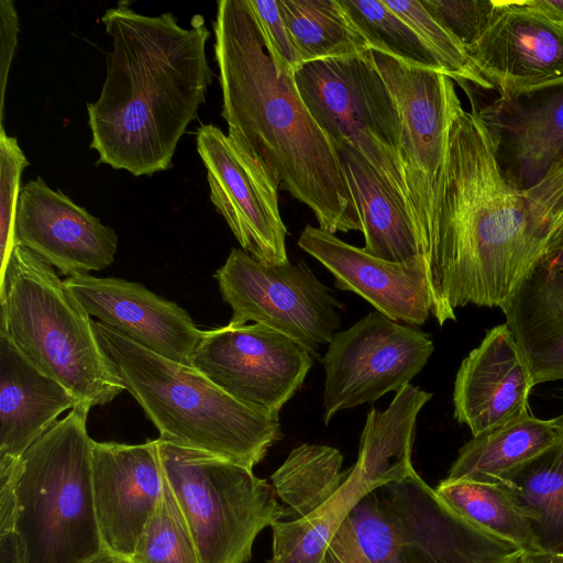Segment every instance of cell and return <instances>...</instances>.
<instances>
[{"mask_svg": "<svg viewBox=\"0 0 563 563\" xmlns=\"http://www.w3.org/2000/svg\"><path fill=\"white\" fill-rule=\"evenodd\" d=\"M562 233L563 162L540 185L515 189L481 122L461 106L423 256L431 316L443 325L466 305L503 309Z\"/></svg>", "mask_w": 563, "mask_h": 563, "instance_id": "obj_1", "label": "cell"}, {"mask_svg": "<svg viewBox=\"0 0 563 563\" xmlns=\"http://www.w3.org/2000/svg\"><path fill=\"white\" fill-rule=\"evenodd\" d=\"M101 22L112 48L100 96L87 103L90 147L98 163L136 177L166 170L212 82L205 18L184 27L170 12L145 15L121 1Z\"/></svg>", "mask_w": 563, "mask_h": 563, "instance_id": "obj_2", "label": "cell"}, {"mask_svg": "<svg viewBox=\"0 0 563 563\" xmlns=\"http://www.w3.org/2000/svg\"><path fill=\"white\" fill-rule=\"evenodd\" d=\"M212 29L228 135L266 166L279 189L312 210L319 228L362 232L335 150L294 74L272 57L249 0L218 1Z\"/></svg>", "mask_w": 563, "mask_h": 563, "instance_id": "obj_3", "label": "cell"}, {"mask_svg": "<svg viewBox=\"0 0 563 563\" xmlns=\"http://www.w3.org/2000/svg\"><path fill=\"white\" fill-rule=\"evenodd\" d=\"M113 371L159 439L253 470L283 438L279 418L252 409L191 365L164 357L93 321Z\"/></svg>", "mask_w": 563, "mask_h": 563, "instance_id": "obj_4", "label": "cell"}, {"mask_svg": "<svg viewBox=\"0 0 563 563\" xmlns=\"http://www.w3.org/2000/svg\"><path fill=\"white\" fill-rule=\"evenodd\" d=\"M0 331L40 372L91 409L125 390L93 321L53 266L16 244L0 278Z\"/></svg>", "mask_w": 563, "mask_h": 563, "instance_id": "obj_5", "label": "cell"}, {"mask_svg": "<svg viewBox=\"0 0 563 563\" xmlns=\"http://www.w3.org/2000/svg\"><path fill=\"white\" fill-rule=\"evenodd\" d=\"M89 408L74 407L0 474L14 494V530L24 563H82L103 543L92 494Z\"/></svg>", "mask_w": 563, "mask_h": 563, "instance_id": "obj_6", "label": "cell"}, {"mask_svg": "<svg viewBox=\"0 0 563 563\" xmlns=\"http://www.w3.org/2000/svg\"><path fill=\"white\" fill-rule=\"evenodd\" d=\"M371 563H519L526 551L467 521L413 471L349 512Z\"/></svg>", "mask_w": 563, "mask_h": 563, "instance_id": "obj_7", "label": "cell"}, {"mask_svg": "<svg viewBox=\"0 0 563 563\" xmlns=\"http://www.w3.org/2000/svg\"><path fill=\"white\" fill-rule=\"evenodd\" d=\"M164 476L200 563H247L257 534L286 518L272 484L253 470L157 439Z\"/></svg>", "mask_w": 563, "mask_h": 563, "instance_id": "obj_8", "label": "cell"}, {"mask_svg": "<svg viewBox=\"0 0 563 563\" xmlns=\"http://www.w3.org/2000/svg\"><path fill=\"white\" fill-rule=\"evenodd\" d=\"M294 78L303 102L331 143L342 142L356 151L409 213L400 159V119L371 49L305 63Z\"/></svg>", "mask_w": 563, "mask_h": 563, "instance_id": "obj_9", "label": "cell"}, {"mask_svg": "<svg viewBox=\"0 0 563 563\" xmlns=\"http://www.w3.org/2000/svg\"><path fill=\"white\" fill-rule=\"evenodd\" d=\"M371 56L397 106L409 214L423 262L435 221L450 126L461 101L446 74L408 65L376 49H371Z\"/></svg>", "mask_w": 563, "mask_h": 563, "instance_id": "obj_10", "label": "cell"}, {"mask_svg": "<svg viewBox=\"0 0 563 563\" xmlns=\"http://www.w3.org/2000/svg\"><path fill=\"white\" fill-rule=\"evenodd\" d=\"M213 277L232 309L231 327L267 325L320 361L319 349L340 329V302L302 262L265 265L232 249Z\"/></svg>", "mask_w": 563, "mask_h": 563, "instance_id": "obj_11", "label": "cell"}, {"mask_svg": "<svg viewBox=\"0 0 563 563\" xmlns=\"http://www.w3.org/2000/svg\"><path fill=\"white\" fill-rule=\"evenodd\" d=\"M434 351L431 335L375 310L334 333L321 362L325 372L323 420L398 391L422 371Z\"/></svg>", "mask_w": 563, "mask_h": 563, "instance_id": "obj_12", "label": "cell"}, {"mask_svg": "<svg viewBox=\"0 0 563 563\" xmlns=\"http://www.w3.org/2000/svg\"><path fill=\"white\" fill-rule=\"evenodd\" d=\"M313 357L261 323L203 330L191 366L241 404L279 418L302 386Z\"/></svg>", "mask_w": 563, "mask_h": 563, "instance_id": "obj_13", "label": "cell"}, {"mask_svg": "<svg viewBox=\"0 0 563 563\" xmlns=\"http://www.w3.org/2000/svg\"><path fill=\"white\" fill-rule=\"evenodd\" d=\"M210 199L242 250L257 262H288L287 229L278 206L279 186L266 166L239 140L214 124L197 130Z\"/></svg>", "mask_w": 563, "mask_h": 563, "instance_id": "obj_14", "label": "cell"}, {"mask_svg": "<svg viewBox=\"0 0 563 563\" xmlns=\"http://www.w3.org/2000/svg\"><path fill=\"white\" fill-rule=\"evenodd\" d=\"M495 92L484 100L465 91L501 176L529 190L563 162V77Z\"/></svg>", "mask_w": 563, "mask_h": 563, "instance_id": "obj_15", "label": "cell"}, {"mask_svg": "<svg viewBox=\"0 0 563 563\" xmlns=\"http://www.w3.org/2000/svg\"><path fill=\"white\" fill-rule=\"evenodd\" d=\"M14 241L67 277L104 269L118 249L113 229L41 177L21 188Z\"/></svg>", "mask_w": 563, "mask_h": 563, "instance_id": "obj_16", "label": "cell"}, {"mask_svg": "<svg viewBox=\"0 0 563 563\" xmlns=\"http://www.w3.org/2000/svg\"><path fill=\"white\" fill-rule=\"evenodd\" d=\"M92 494L103 548L130 558L164 488L157 439L92 445Z\"/></svg>", "mask_w": 563, "mask_h": 563, "instance_id": "obj_17", "label": "cell"}, {"mask_svg": "<svg viewBox=\"0 0 563 563\" xmlns=\"http://www.w3.org/2000/svg\"><path fill=\"white\" fill-rule=\"evenodd\" d=\"M65 283L90 317L164 357L191 365L203 330L177 303L122 278L82 274Z\"/></svg>", "mask_w": 563, "mask_h": 563, "instance_id": "obj_18", "label": "cell"}, {"mask_svg": "<svg viewBox=\"0 0 563 563\" xmlns=\"http://www.w3.org/2000/svg\"><path fill=\"white\" fill-rule=\"evenodd\" d=\"M298 245L334 276L335 287L355 292L393 321L422 325L429 319L431 298L421 260L384 261L309 224Z\"/></svg>", "mask_w": 563, "mask_h": 563, "instance_id": "obj_19", "label": "cell"}, {"mask_svg": "<svg viewBox=\"0 0 563 563\" xmlns=\"http://www.w3.org/2000/svg\"><path fill=\"white\" fill-rule=\"evenodd\" d=\"M532 374L507 324L487 331L462 361L453 390L454 418L473 437L529 415Z\"/></svg>", "mask_w": 563, "mask_h": 563, "instance_id": "obj_20", "label": "cell"}, {"mask_svg": "<svg viewBox=\"0 0 563 563\" xmlns=\"http://www.w3.org/2000/svg\"><path fill=\"white\" fill-rule=\"evenodd\" d=\"M467 55L494 91L563 77V27L521 0H494L489 21Z\"/></svg>", "mask_w": 563, "mask_h": 563, "instance_id": "obj_21", "label": "cell"}, {"mask_svg": "<svg viewBox=\"0 0 563 563\" xmlns=\"http://www.w3.org/2000/svg\"><path fill=\"white\" fill-rule=\"evenodd\" d=\"M76 406L63 385L34 367L0 331V474L13 471L59 415Z\"/></svg>", "mask_w": 563, "mask_h": 563, "instance_id": "obj_22", "label": "cell"}, {"mask_svg": "<svg viewBox=\"0 0 563 563\" xmlns=\"http://www.w3.org/2000/svg\"><path fill=\"white\" fill-rule=\"evenodd\" d=\"M501 310L534 385L563 379V272L534 266Z\"/></svg>", "mask_w": 563, "mask_h": 563, "instance_id": "obj_23", "label": "cell"}, {"mask_svg": "<svg viewBox=\"0 0 563 563\" xmlns=\"http://www.w3.org/2000/svg\"><path fill=\"white\" fill-rule=\"evenodd\" d=\"M332 145L361 219L364 251L393 263L421 260L416 230L402 201L356 151L342 142Z\"/></svg>", "mask_w": 563, "mask_h": 563, "instance_id": "obj_24", "label": "cell"}, {"mask_svg": "<svg viewBox=\"0 0 563 563\" xmlns=\"http://www.w3.org/2000/svg\"><path fill=\"white\" fill-rule=\"evenodd\" d=\"M431 397L432 394L408 384L396 391L386 410L368 411L352 468L369 492L402 481L415 471L411 449L416 422Z\"/></svg>", "mask_w": 563, "mask_h": 563, "instance_id": "obj_25", "label": "cell"}, {"mask_svg": "<svg viewBox=\"0 0 563 563\" xmlns=\"http://www.w3.org/2000/svg\"><path fill=\"white\" fill-rule=\"evenodd\" d=\"M562 437L563 427L558 418L543 420L529 413L473 437L460 449L446 478L495 482Z\"/></svg>", "mask_w": 563, "mask_h": 563, "instance_id": "obj_26", "label": "cell"}, {"mask_svg": "<svg viewBox=\"0 0 563 563\" xmlns=\"http://www.w3.org/2000/svg\"><path fill=\"white\" fill-rule=\"evenodd\" d=\"M495 482L529 520L540 551L563 552V437Z\"/></svg>", "mask_w": 563, "mask_h": 563, "instance_id": "obj_27", "label": "cell"}, {"mask_svg": "<svg viewBox=\"0 0 563 563\" xmlns=\"http://www.w3.org/2000/svg\"><path fill=\"white\" fill-rule=\"evenodd\" d=\"M277 4L303 64L371 49L339 0H277Z\"/></svg>", "mask_w": 563, "mask_h": 563, "instance_id": "obj_28", "label": "cell"}, {"mask_svg": "<svg viewBox=\"0 0 563 563\" xmlns=\"http://www.w3.org/2000/svg\"><path fill=\"white\" fill-rule=\"evenodd\" d=\"M434 490L455 512L481 529L526 552L540 551L529 520L498 483L445 478Z\"/></svg>", "mask_w": 563, "mask_h": 563, "instance_id": "obj_29", "label": "cell"}, {"mask_svg": "<svg viewBox=\"0 0 563 563\" xmlns=\"http://www.w3.org/2000/svg\"><path fill=\"white\" fill-rule=\"evenodd\" d=\"M362 498L363 494L346 477L331 497L307 516L274 522L273 555L267 563H322L336 527Z\"/></svg>", "mask_w": 563, "mask_h": 563, "instance_id": "obj_30", "label": "cell"}, {"mask_svg": "<svg viewBox=\"0 0 563 563\" xmlns=\"http://www.w3.org/2000/svg\"><path fill=\"white\" fill-rule=\"evenodd\" d=\"M371 49L408 65L442 71L415 31L383 0H339Z\"/></svg>", "mask_w": 563, "mask_h": 563, "instance_id": "obj_31", "label": "cell"}, {"mask_svg": "<svg viewBox=\"0 0 563 563\" xmlns=\"http://www.w3.org/2000/svg\"><path fill=\"white\" fill-rule=\"evenodd\" d=\"M131 560L133 563H200L188 525L165 476L161 498Z\"/></svg>", "mask_w": 563, "mask_h": 563, "instance_id": "obj_32", "label": "cell"}, {"mask_svg": "<svg viewBox=\"0 0 563 563\" xmlns=\"http://www.w3.org/2000/svg\"><path fill=\"white\" fill-rule=\"evenodd\" d=\"M383 1L415 31L453 81L494 91L493 85L481 75L459 41L426 10L420 0Z\"/></svg>", "mask_w": 563, "mask_h": 563, "instance_id": "obj_33", "label": "cell"}, {"mask_svg": "<svg viewBox=\"0 0 563 563\" xmlns=\"http://www.w3.org/2000/svg\"><path fill=\"white\" fill-rule=\"evenodd\" d=\"M29 161L18 140L0 126V278L15 246L14 224L21 176Z\"/></svg>", "mask_w": 563, "mask_h": 563, "instance_id": "obj_34", "label": "cell"}, {"mask_svg": "<svg viewBox=\"0 0 563 563\" xmlns=\"http://www.w3.org/2000/svg\"><path fill=\"white\" fill-rule=\"evenodd\" d=\"M426 10L463 46L465 52L484 32L494 0H420Z\"/></svg>", "mask_w": 563, "mask_h": 563, "instance_id": "obj_35", "label": "cell"}, {"mask_svg": "<svg viewBox=\"0 0 563 563\" xmlns=\"http://www.w3.org/2000/svg\"><path fill=\"white\" fill-rule=\"evenodd\" d=\"M249 3L275 63L283 71L294 74L303 63L283 20L277 1L249 0Z\"/></svg>", "mask_w": 563, "mask_h": 563, "instance_id": "obj_36", "label": "cell"}, {"mask_svg": "<svg viewBox=\"0 0 563 563\" xmlns=\"http://www.w3.org/2000/svg\"><path fill=\"white\" fill-rule=\"evenodd\" d=\"M19 15L12 0L0 1V123L3 124L4 99L10 67L18 47Z\"/></svg>", "mask_w": 563, "mask_h": 563, "instance_id": "obj_37", "label": "cell"}, {"mask_svg": "<svg viewBox=\"0 0 563 563\" xmlns=\"http://www.w3.org/2000/svg\"><path fill=\"white\" fill-rule=\"evenodd\" d=\"M529 10L563 27V0H521Z\"/></svg>", "mask_w": 563, "mask_h": 563, "instance_id": "obj_38", "label": "cell"}, {"mask_svg": "<svg viewBox=\"0 0 563 563\" xmlns=\"http://www.w3.org/2000/svg\"><path fill=\"white\" fill-rule=\"evenodd\" d=\"M0 563H24L21 542L14 529L0 531Z\"/></svg>", "mask_w": 563, "mask_h": 563, "instance_id": "obj_39", "label": "cell"}, {"mask_svg": "<svg viewBox=\"0 0 563 563\" xmlns=\"http://www.w3.org/2000/svg\"><path fill=\"white\" fill-rule=\"evenodd\" d=\"M536 266L551 272H563V233L545 252Z\"/></svg>", "mask_w": 563, "mask_h": 563, "instance_id": "obj_40", "label": "cell"}, {"mask_svg": "<svg viewBox=\"0 0 563 563\" xmlns=\"http://www.w3.org/2000/svg\"><path fill=\"white\" fill-rule=\"evenodd\" d=\"M519 563H563V552H525Z\"/></svg>", "mask_w": 563, "mask_h": 563, "instance_id": "obj_41", "label": "cell"}, {"mask_svg": "<svg viewBox=\"0 0 563 563\" xmlns=\"http://www.w3.org/2000/svg\"><path fill=\"white\" fill-rule=\"evenodd\" d=\"M82 563H133V561L130 558H125L103 549L101 552Z\"/></svg>", "mask_w": 563, "mask_h": 563, "instance_id": "obj_42", "label": "cell"}, {"mask_svg": "<svg viewBox=\"0 0 563 563\" xmlns=\"http://www.w3.org/2000/svg\"><path fill=\"white\" fill-rule=\"evenodd\" d=\"M558 419H559L560 423H561V424H562V427H563V416L559 417Z\"/></svg>", "mask_w": 563, "mask_h": 563, "instance_id": "obj_43", "label": "cell"}]
</instances>
